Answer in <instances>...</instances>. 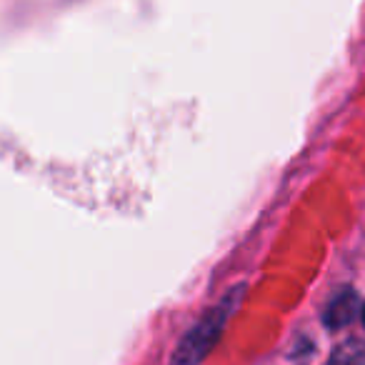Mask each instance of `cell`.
Returning <instances> with one entry per match:
<instances>
[{
	"instance_id": "2",
	"label": "cell",
	"mask_w": 365,
	"mask_h": 365,
	"mask_svg": "<svg viewBox=\"0 0 365 365\" xmlns=\"http://www.w3.org/2000/svg\"><path fill=\"white\" fill-rule=\"evenodd\" d=\"M358 308H360L358 295H355L353 290H340L328 303V308H325V325L333 330L343 328V325H348L350 320L355 318Z\"/></svg>"
},
{
	"instance_id": "1",
	"label": "cell",
	"mask_w": 365,
	"mask_h": 365,
	"mask_svg": "<svg viewBox=\"0 0 365 365\" xmlns=\"http://www.w3.org/2000/svg\"><path fill=\"white\" fill-rule=\"evenodd\" d=\"M243 293H245V285H238L235 290L225 293L218 305H213L188 333L182 335V340L178 343L175 353H173L168 365H200L203 363V358L220 340L230 315H233V310L238 308L240 300H243Z\"/></svg>"
},
{
	"instance_id": "3",
	"label": "cell",
	"mask_w": 365,
	"mask_h": 365,
	"mask_svg": "<svg viewBox=\"0 0 365 365\" xmlns=\"http://www.w3.org/2000/svg\"><path fill=\"white\" fill-rule=\"evenodd\" d=\"M328 365H365V340H345L333 350Z\"/></svg>"
},
{
	"instance_id": "4",
	"label": "cell",
	"mask_w": 365,
	"mask_h": 365,
	"mask_svg": "<svg viewBox=\"0 0 365 365\" xmlns=\"http://www.w3.org/2000/svg\"><path fill=\"white\" fill-rule=\"evenodd\" d=\"M363 323H365V305H363Z\"/></svg>"
}]
</instances>
